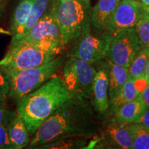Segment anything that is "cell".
<instances>
[{
    "instance_id": "obj_1",
    "label": "cell",
    "mask_w": 149,
    "mask_h": 149,
    "mask_svg": "<svg viewBox=\"0 0 149 149\" xmlns=\"http://www.w3.org/2000/svg\"><path fill=\"white\" fill-rule=\"evenodd\" d=\"M92 105L72 97L50 115L33 134L30 148L67 137L89 139L98 130Z\"/></svg>"
},
{
    "instance_id": "obj_2",
    "label": "cell",
    "mask_w": 149,
    "mask_h": 149,
    "mask_svg": "<svg viewBox=\"0 0 149 149\" xmlns=\"http://www.w3.org/2000/svg\"><path fill=\"white\" fill-rule=\"evenodd\" d=\"M62 78L54 75L33 92L17 100V113L30 135L62 104L72 97Z\"/></svg>"
},
{
    "instance_id": "obj_3",
    "label": "cell",
    "mask_w": 149,
    "mask_h": 149,
    "mask_svg": "<svg viewBox=\"0 0 149 149\" xmlns=\"http://www.w3.org/2000/svg\"><path fill=\"white\" fill-rule=\"evenodd\" d=\"M90 1L53 0L51 8L60 30L64 47L90 33Z\"/></svg>"
},
{
    "instance_id": "obj_4",
    "label": "cell",
    "mask_w": 149,
    "mask_h": 149,
    "mask_svg": "<svg viewBox=\"0 0 149 149\" xmlns=\"http://www.w3.org/2000/svg\"><path fill=\"white\" fill-rule=\"evenodd\" d=\"M64 47L60 41L19 44L9 48L7 60L2 66L8 72L41 66L59 56Z\"/></svg>"
},
{
    "instance_id": "obj_5",
    "label": "cell",
    "mask_w": 149,
    "mask_h": 149,
    "mask_svg": "<svg viewBox=\"0 0 149 149\" xmlns=\"http://www.w3.org/2000/svg\"><path fill=\"white\" fill-rule=\"evenodd\" d=\"M65 59L57 56L49 62L33 67L8 72L10 75L11 86L8 97L17 100L33 92L46 82L64 66Z\"/></svg>"
},
{
    "instance_id": "obj_6",
    "label": "cell",
    "mask_w": 149,
    "mask_h": 149,
    "mask_svg": "<svg viewBox=\"0 0 149 149\" xmlns=\"http://www.w3.org/2000/svg\"><path fill=\"white\" fill-rule=\"evenodd\" d=\"M97 70L93 64L69 57L63 66V80L74 97L90 100Z\"/></svg>"
},
{
    "instance_id": "obj_7",
    "label": "cell",
    "mask_w": 149,
    "mask_h": 149,
    "mask_svg": "<svg viewBox=\"0 0 149 149\" xmlns=\"http://www.w3.org/2000/svg\"><path fill=\"white\" fill-rule=\"evenodd\" d=\"M141 48L135 28H131L111 37L106 57L115 64L128 68Z\"/></svg>"
},
{
    "instance_id": "obj_8",
    "label": "cell",
    "mask_w": 149,
    "mask_h": 149,
    "mask_svg": "<svg viewBox=\"0 0 149 149\" xmlns=\"http://www.w3.org/2000/svg\"><path fill=\"white\" fill-rule=\"evenodd\" d=\"M46 41L61 42L60 30L52 8L46 12L42 17L26 32L13 36L9 48L19 44H33Z\"/></svg>"
},
{
    "instance_id": "obj_9",
    "label": "cell",
    "mask_w": 149,
    "mask_h": 149,
    "mask_svg": "<svg viewBox=\"0 0 149 149\" xmlns=\"http://www.w3.org/2000/svg\"><path fill=\"white\" fill-rule=\"evenodd\" d=\"M144 15L142 3L135 0H121L110 20L105 35L113 37L121 31L134 28Z\"/></svg>"
},
{
    "instance_id": "obj_10",
    "label": "cell",
    "mask_w": 149,
    "mask_h": 149,
    "mask_svg": "<svg viewBox=\"0 0 149 149\" xmlns=\"http://www.w3.org/2000/svg\"><path fill=\"white\" fill-rule=\"evenodd\" d=\"M98 35L95 36L89 33L79 39L70 52V57H76L91 64L98 63L105 58L112 37Z\"/></svg>"
},
{
    "instance_id": "obj_11",
    "label": "cell",
    "mask_w": 149,
    "mask_h": 149,
    "mask_svg": "<svg viewBox=\"0 0 149 149\" xmlns=\"http://www.w3.org/2000/svg\"><path fill=\"white\" fill-rule=\"evenodd\" d=\"M102 134L105 145L111 148L133 149L129 124L117 122L112 119L104 125Z\"/></svg>"
},
{
    "instance_id": "obj_12",
    "label": "cell",
    "mask_w": 149,
    "mask_h": 149,
    "mask_svg": "<svg viewBox=\"0 0 149 149\" xmlns=\"http://www.w3.org/2000/svg\"><path fill=\"white\" fill-rule=\"evenodd\" d=\"M121 0H98L91 12V26L97 34L105 35L113 13Z\"/></svg>"
},
{
    "instance_id": "obj_13",
    "label": "cell",
    "mask_w": 149,
    "mask_h": 149,
    "mask_svg": "<svg viewBox=\"0 0 149 149\" xmlns=\"http://www.w3.org/2000/svg\"><path fill=\"white\" fill-rule=\"evenodd\" d=\"M90 100L93 109L99 114H105L109 111V82L107 72L102 68L96 72Z\"/></svg>"
},
{
    "instance_id": "obj_14",
    "label": "cell",
    "mask_w": 149,
    "mask_h": 149,
    "mask_svg": "<svg viewBox=\"0 0 149 149\" xmlns=\"http://www.w3.org/2000/svg\"><path fill=\"white\" fill-rule=\"evenodd\" d=\"M107 72L109 82V101L113 98L129 77L128 68L116 64L107 57L100 61Z\"/></svg>"
},
{
    "instance_id": "obj_15",
    "label": "cell",
    "mask_w": 149,
    "mask_h": 149,
    "mask_svg": "<svg viewBox=\"0 0 149 149\" xmlns=\"http://www.w3.org/2000/svg\"><path fill=\"white\" fill-rule=\"evenodd\" d=\"M146 107L141 96L139 95L135 100L123 104L111 115L113 120L117 122L132 124L144 113Z\"/></svg>"
},
{
    "instance_id": "obj_16",
    "label": "cell",
    "mask_w": 149,
    "mask_h": 149,
    "mask_svg": "<svg viewBox=\"0 0 149 149\" xmlns=\"http://www.w3.org/2000/svg\"><path fill=\"white\" fill-rule=\"evenodd\" d=\"M8 136L14 149L29 146L31 138L25 123L17 113L14 114L8 124Z\"/></svg>"
},
{
    "instance_id": "obj_17",
    "label": "cell",
    "mask_w": 149,
    "mask_h": 149,
    "mask_svg": "<svg viewBox=\"0 0 149 149\" xmlns=\"http://www.w3.org/2000/svg\"><path fill=\"white\" fill-rule=\"evenodd\" d=\"M139 95V92L136 87L135 80L129 76L126 83L109 101V113L112 114L123 104L135 100Z\"/></svg>"
},
{
    "instance_id": "obj_18",
    "label": "cell",
    "mask_w": 149,
    "mask_h": 149,
    "mask_svg": "<svg viewBox=\"0 0 149 149\" xmlns=\"http://www.w3.org/2000/svg\"><path fill=\"white\" fill-rule=\"evenodd\" d=\"M31 6L32 0H19L11 17L10 31L12 37L22 33L31 12Z\"/></svg>"
},
{
    "instance_id": "obj_19",
    "label": "cell",
    "mask_w": 149,
    "mask_h": 149,
    "mask_svg": "<svg viewBox=\"0 0 149 149\" xmlns=\"http://www.w3.org/2000/svg\"><path fill=\"white\" fill-rule=\"evenodd\" d=\"M148 60L149 47H142L128 67L130 77L134 80L144 77Z\"/></svg>"
},
{
    "instance_id": "obj_20",
    "label": "cell",
    "mask_w": 149,
    "mask_h": 149,
    "mask_svg": "<svg viewBox=\"0 0 149 149\" xmlns=\"http://www.w3.org/2000/svg\"><path fill=\"white\" fill-rule=\"evenodd\" d=\"M133 149H149V126L137 123L129 124Z\"/></svg>"
},
{
    "instance_id": "obj_21",
    "label": "cell",
    "mask_w": 149,
    "mask_h": 149,
    "mask_svg": "<svg viewBox=\"0 0 149 149\" xmlns=\"http://www.w3.org/2000/svg\"><path fill=\"white\" fill-rule=\"evenodd\" d=\"M87 139L78 137H67L50 141L46 144L35 147V148L51 149H75L84 148Z\"/></svg>"
},
{
    "instance_id": "obj_22",
    "label": "cell",
    "mask_w": 149,
    "mask_h": 149,
    "mask_svg": "<svg viewBox=\"0 0 149 149\" xmlns=\"http://www.w3.org/2000/svg\"><path fill=\"white\" fill-rule=\"evenodd\" d=\"M50 1L51 0H32L31 12L22 33L28 31L42 17L43 15L46 12Z\"/></svg>"
},
{
    "instance_id": "obj_23",
    "label": "cell",
    "mask_w": 149,
    "mask_h": 149,
    "mask_svg": "<svg viewBox=\"0 0 149 149\" xmlns=\"http://www.w3.org/2000/svg\"><path fill=\"white\" fill-rule=\"evenodd\" d=\"M135 28L142 47H149V18L145 12L144 15L138 20Z\"/></svg>"
},
{
    "instance_id": "obj_24",
    "label": "cell",
    "mask_w": 149,
    "mask_h": 149,
    "mask_svg": "<svg viewBox=\"0 0 149 149\" xmlns=\"http://www.w3.org/2000/svg\"><path fill=\"white\" fill-rule=\"evenodd\" d=\"M13 115L14 113L11 111L2 124L0 125V148L1 149H14L8 136V124Z\"/></svg>"
},
{
    "instance_id": "obj_25",
    "label": "cell",
    "mask_w": 149,
    "mask_h": 149,
    "mask_svg": "<svg viewBox=\"0 0 149 149\" xmlns=\"http://www.w3.org/2000/svg\"><path fill=\"white\" fill-rule=\"evenodd\" d=\"M10 75L2 65L0 66V97L6 99L8 97L10 91Z\"/></svg>"
},
{
    "instance_id": "obj_26",
    "label": "cell",
    "mask_w": 149,
    "mask_h": 149,
    "mask_svg": "<svg viewBox=\"0 0 149 149\" xmlns=\"http://www.w3.org/2000/svg\"><path fill=\"white\" fill-rule=\"evenodd\" d=\"M6 99L0 97V125L2 124L6 117L10 113V111L7 109Z\"/></svg>"
},
{
    "instance_id": "obj_27",
    "label": "cell",
    "mask_w": 149,
    "mask_h": 149,
    "mask_svg": "<svg viewBox=\"0 0 149 149\" xmlns=\"http://www.w3.org/2000/svg\"><path fill=\"white\" fill-rule=\"evenodd\" d=\"M134 123L142 124V125L146 126H149V107H146L144 113L138 117V119Z\"/></svg>"
},
{
    "instance_id": "obj_28",
    "label": "cell",
    "mask_w": 149,
    "mask_h": 149,
    "mask_svg": "<svg viewBox=\"0 0 149 149\" xmlns=\"http://www.w3.org/2000/svg\"><path fill=\"white\" fill-rule=\"evenodd\" d=\"M148 81V80H147ZM139 95L146 105L147 107H149V81H147L146 85L145 86L142 90L139 93Z\"/></svg>"
},
{
    "instance_id": "obj_29",
    "label": "cell",
    "mask_w": 149,
    "mask_h": 149,
    "mask_svg": "<svg viewBox=\"0 0 149 149\" xmlns=\"http://www.w3.org/2000/svg\"><path fill=\"white\" fill-rule=\"evenodd\" d=\"M8 1L9 0H0V18L4 14Z\"/></svg>"
},
{
    "instance_id": "obj_30",
    "label": "cell",
    "mask_w": 149,
    "mask_h": 149,
    "mask_svg": "<svg viewBox=\"0 0 149 149\" xmlns=\"http://www.w3.org/2000/svg\"><path fill=\"white\" fill-rule=\"evenodd\" d=\"M145 77H146V79L149 81V60L148 64H147L146 70H145Z\"/></svg>"
},
{
    "instance_id": "obj_31",
    "label": "cell",
    "mask_w": 149,
    "mask_h": 149,
    "mask_svg": "<svg viewBox=\"0 0 149 149\" xmlns=\"http://www.w3.org/2000/svg\"><path fill=\"white\" fill-rule=\"evenodd\" d=\"M143 8H144V10L145 12V14L148 16V17L149 18V6H146L143 5Z\"/></svg>"
},
{
    "instance_id": "obj_32",
    "label": "cell",
    "mask_w": 149,
    "mask_h": 149,
    "mask_svg": "<svg viewBox=\"0 0 149 149\" xmlns=\"http://www.w3.org/2000/svg\"><path fill=\"white\" fill-rule=\"evenodd\" d=\"M141 1L143 5L146 6H149V0H141Z\"/></svg>"
},
{
    "instance_id": "obj_33",
    "label": "cell",
    "mask_w": 149,
    "mask_h": 149,
    "mask_svg": "<svg viewBox=\"0 0 149 149\" xmlns=\"http://www.w3.org/2000/svg\"><path fill=\"white\" fill-rule=\"evenodd\" d=\"M6 60H7V57H6V56L4 58L0 61V66H1V65H3V64H5V62L6 61Z\"/></svg>"
},
{
    "instance_id": "obj_34",
    "label": "cell",
    "mask_w": 149,
    "mask_h": 149,
    "mask_svg": "<svg viewBox=\"0 0 149 149\" xmlns=\"http://www.w3.org/2000/svg\"><path fill=\"white\" fill-rule=\"evenodd\" d=\"M85 1H90V0H85Z\"/></svg>"
}]
</instances>
